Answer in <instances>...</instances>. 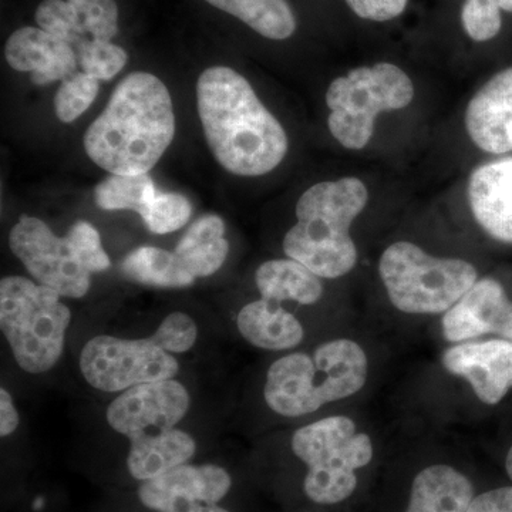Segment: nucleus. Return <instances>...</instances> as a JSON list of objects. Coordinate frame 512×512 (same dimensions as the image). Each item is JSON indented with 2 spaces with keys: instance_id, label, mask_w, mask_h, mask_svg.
<instances>
[{
  "instance_id": "13",
  "label": "nucleus",
  "mask_w": 512,
  "mask_h": 512,
  "mask_svg": "<svg viewBox=\"0 0 512 512\" xmlns=\"http://www.w3.org/2000/svg\"><path fill=\"white\" fill-rule=\"evenodd\" d=\"M444 369L470 384L477 399L497 406L512 390V342L503 338L468 340L444 350Z\"/></svg>"
},
{
  "instance_id": "27",
  "label": "nucleus",
  "mask_w": 512,
  "mask_h": 512,
  "mask_svg": "<svg viewBox=\"0 0 512 512\" xmlns=\"http://www.w3.org/2000/svg\"><path fill=\"white\" fill-rule=\"evenodd\" d=\"M99 89V80L82 70L64 80L55 96L57 119L63 123H73L79 119L92 106Z\"/></svg>"
},
{
  "instance_id": "32",
  "label": "nucleus",
  "mask_w": 512,
  "mask_h": 512,
  "mask_svg": "<svg viewBox=\"0 0 512 512\" xmlns=\"http://www.w3.org/2000/svg\"><path fill=\"white\" fill-rule=\"evenodd\" d=\"M409 0H346L359 18L373 22H389L399 18Z\"/></svg>"
},
{
  "instance_id": "26",
  "label": "nucleus",
  "mask_w": 512,
  "mask_h": 512,
  "mask_svg": "<svg viewBox=\"0 0 512 512\" xmlns=\"http://www.w3.org/2000/svg\"><path fill=\"white\" fill-rule=\"evenodd\" d=\"M158 190L148 174H111L94 190V200L101 210H130L144 217Z\"/></svg>"
},
{
  "instance_id": "24",
  "label": "nucleus",
  "mask_w": 512,
  "mask_h": 512,
  "mask_svg": "<svg viewBox=\"0 0 512 512\" xmlns=\"http://www.w3.org/2000/svg\"><path fill=\"white\" fill-rule=\"evenodd\" d=\"M214 8L234 16L258 35L286 40L295 33V13L286 0H205Z\"/></svg>"
},
{
  "instance_id": "3",
  "label": "nucleus",
  "mask_w": 512,
  "mask_h": 512,
  "mask_svg": "<svg viewBox=\"0 0 512 512\" xmlns=\"http://www.w3.org/2000/svg\"><path fill=\"white\" fill-rule=\"evenodd\" d=\"M367 201L369 191L356 177L313 185L296 204L298 222L286 232L282 244L286 256L301 262L319 278L348 275L357 262L350 228Z\"/></svg>"
},
{
  "instance_id": "29",
  "label": "nucleus",
  "mask_w": 512,
  "mask_h": 512,
  "mask_svg": "<svg viewBox=\"0 0 512 512\" xmlns=\"http://www.w3.org/2000/svg\"><path fill=\"white\" fill-rule=\"evenodd\" d=\"M461 23L474 42H488L503 26L500 6L495 0H466L461 9Z\"/></svg>"
},
{
  "instance_id": "8",
  "label": "nucleus",
  "mask_w": 512,
  "mask_h": 512,
  "mask_svg": "<svg viewBox=\"0 0 512 512\" xmlns=\"http://www.w3.org/2000/svg\"><path fill=\"white\" fill-rule=\"evenodd\" d=\"M414 97L409 74L392 63L357 67L330 83L326 104L330 133L348 150H362L383 111L406 109Z\"/></svg>"
},
{
  "instance_id": "21",
  "label": "nucleus",
  "mask_w": 512,
  "mask_h": 512,
  "mask_svg": "<svg viewBox=\"0 0 512 512\" xmlns=\"http://www.w3.org/2000/svg\"><path fill=\"white\" fill-rule=\"evenodd\" d=\"M237 326L242 338L255 348L282 352L301 345L305 339L302 323L281 303L261 298L245 305L238 313Z\"/></svg>"
},
{
  "instance_id": "9",
  "label": "nucleus",
  "mask_w": 512,
  "mask_h": 512,
  "mask_svg": "<svg viewBox=\"0 0 512 512\" xmlns=\"http://www.w3.org/2000/svg\"><path fill=\"white\" fill-rule=\"evenodd\" d=\"M80 370L94 389L114 393L138 384L174 379L180 365L153 338L120 339L101 335L84 345Z\"/></svg>"
},
{
  "instance_id": "19",
  "label": "nucleus",
  "mask_w": 512,
  "mask_h": 512,
  "mask_svg": "<svg viewBox=\"0 0 512 512\" xmlns=\"http://www.w3.org/2000/svg\"><path fill=\"white\" fill-rule=\"evenodd\" d=\"M476 484L450 464H430L417 471L403 512H467Z\"/></svg>"
},
{
  "instance_id": "10",
  "label": "nucleus",
  "mask_w": 512,
  "mask_h": 512,
  "mask_svg": "<svg viewBox=\"0 0 512 512\" xmlns=\"http://www.w3.org/2000/svg\"><path fill=\"white\" fill-rule=\"evenodd\" d=\"M9 247L37 284L66 298H83L90 291L92 274L73 242L67 235L57 237L39 218L22 215L10 231Z\"/></svg>"
},
{
  "instance_id": "30",
  "label": "nucleus",
  "mask_w": 512,
  "mask_h": 512,
  "mask_svg": "<svg viewBox=\"0 0 512 512\" xmlns=\"http://www.w3.org/2000/svg\"><path fill=\"white\" fill-rule=\"evenodd\" d=\"M151 338L165 352L185 353L197 342L198 328L191 316L173 312L163 319Z\"/></svg>"
},
{
  "instance_id": "17",
  "label": "nucleus",
  "mask_w": 512,
  "mask_h": 512,
  "mask_svg": "<svg viewBox=\"0 0 512 512\" xmlns=\"http://www.w3.org/2000/svg\"><path fill=\"white\" fill-rule=\"evenodd\" d=\"M467 197L474 220L485 234L512 245V157L497 158L473 170Z\"/></svg>"
},
{
  "instance_id": "7",
  "label": "nucleus",
  "mask_w": 512,
  "mask_h": 512,
  "mask_svg": "<svg viewBox=\"0 0 512 512\" xmlns=\"http://www.w3.org/2000/svg\"><path fill=\"white\" fill-rule=\"evenodd\" d=\"M379 274L394 308L409 315L446 313L480 279L470 262L439 258L407 241L384 249Z\"/></svg>"
},
{
  "instance_id": "6",
  "label": "nucleus",
  "mask_w": 512,
  "mask_h": 512,
  "mask_svg": "<svg viewBox=\"0 0 512 512\" xmlns=\"http://www.w3.org/2000/svg\"><path fill=\"white\" fill-rule=\"evenodd\" d=\"M62 296L23 276L0 282V328L20 369L42 375L63 355L72 312Z\"/></svg>"
},
{
  "instance_id": "11",
  "label": "nucleus",
  "mask_w": 512,
  "mask_h": 512,
  "mask_svg": "<svg viewBox=\"0 0 512 512\" xmlns=\"http://www.w3.org/2000/svg\"><path fill=\"white\" fill-rule=\"evenodd\" d=\"M190 406V393L177 380L138 384L110 403L107 423L131 441L147 433L174 429Z\"/></svg>"
},
{
  "instance_id": "31",
  "label": "nucleus",
  "mask_w": 512,
  "mask_h": 512,
  "mask_svg": "<svg viewBox=\"0 0 512 512\" xmlns=\"http://www.w3.org/2000/svg\"><path fill=\"white\" fill-rule=\"evenodd\" d=\"M67 237L73 242L77 254L90 274H97L110 268L111 261L101 245L99 231L90 222L77 221L67 232Z\"/></svg>"
},
{
  "instance_id": "34",
  "label": "nucleus",
  "mask_w": 512,
  "mask_h": 512,
  "mask_svg": "<svg viewBox=\"0 0 512 512\" xmlns=\"http://www.w3.org/2000/svg\"><path fill=\"white\" fill-rule=\"evenodd\" d=\"M154 512H231L221 504L210 503L204 500H188V498H175L156 508Z\"/></svg>"
},
{
  "instance_id": "14",
  "label": "nucleus",
  "mask_w": 512,
  "mask_h": 512,
  "mask_svg": "<svg viewBox=\"0 0 512 512\" xmlns=\"http://www.w3.org/2000/svg\"><path fill=\"white\" fill-rule=\"evenodd\" d=\"M511 315L512 301L504 285L497 279L483 278L444 313L441 328L444 338L453 343L485 335L504 338Z\"/></svg>"
},
{
  "instance_id": "20",
  "label": "nucleus",
  "mask_w": 512,
  "mask_h": 512,
  "mask_svg": "<svg viewBox=\"0 0 512 512\" xmlns=\"http://www.w3.org/2000/svg\"><path fill=\"white\" fill-rule=\"evenodd\" d=\"M197 451L194 437L183 430L147 433L130 441L127 470L140 483L153 480L187 464Z\"/></svg>"
},
{
  "instance_id": "15",
  "label": "nucleus",
  "mask_w": 512,
  "mask_h": 512,
  "mask_svg": "<svg viewBox=\"0 0 512 512\" xmlns=\"http://www.w3.org/2000/svg\"><path fill=\"white\" fill-rule=\"evenodd\" d=\"M466 128L480 150L494 156L512 151V67L495 74L468 103Z\"/></svg>"
},
{
  "instance_id": "4",
  "label": "nucleus",
  "mask_w": 512,
  "mask_h": 512,
  "mask_svg": "<svg viewBox=\"0 0 512 512\" xmlns=\"http://www.w3.org/2000/svg\"><path fill=\"white\" fill-rule=\"evenodd\" d=\"M369 359L355 340L335 339L312 353L282 356L266 373L265 402L276 414L302 417L365 387Z\"/></svg>"
},
{
  "instance_id": "18",
  "label": "nucleus",
  "mask_w": 512,
  "mask_h": 512,
  "mask_svg": "<svg viewBox=\"0 0 512 512\" xmlns=\"http://www.w3.org/2000/svg\"><path fill=\"white\" fill-rule=\"evenodd\" d=\"M232 488L227 468L217 464H183L163 476L141 483L137 495L148 510L175 498L204 500L220 504Z\"/></svg>"
},
{
  "instance_id": "22",
  "label": "nucleus",
  "mask_w": 512,
  "mask_h": 512,
  "mask_svg": "<svg viewBox=\"0 0 512 512\" xmlns=\"http://www.w3.org/2000/svg\"><path fill=\"white\" fill-rule=\"evenodd\" d=\"M256 288L266 301L313 305L322 298L318 275L295 259H272L256 269Z\"/></svg>"
},
{
  "instance_id": "35",
  "label": "nucleus",
  "mask_w": 512,
  "mask_h": 512,
  "mask_svg": "<svg viewBox=\"0 0 512 512\" xmlns=\"http://www.w3.org/2000/svg\"><path fill=\"white\" fill-rule=\"evenodd\" d=\"M19 426V413L12 396L6 389L0 390V436L8 437Z\"/></svg>"
},
{
  "instance_id": "25",
  "label": "nucleus",
  "mask_w": 512,
  "mask_h": 512,
  "mask_svg": "<svg viewBox=\"0 0 512 512\" xmlns=\"http://www.w3.org/2000/svg\"><path fill=\"white\" fill-rule=\"evenodd\" d=\"M121 272L131 281L157 288H187L195 281L175 252L156 247L134 249L121 262Z\"/></svg>"
},
{
  "instance_id": "1",
  "label": "nucleus",
  "mask_w": 512,
  "mask_h": 512,
  "mask_svg": "<svg viewBox=\"0 0 512 512\" xmlns=\"http://www.w3.org/2000/svg\"><path fill=\"white\" fill-rule=\"evenodd\" d=\"M197 106L208 146L229 173L259 177L284 161L285 128L235 70H205L197 83Z\"/></svg>"
},
{
  "instance_id": "5",
  "label": "nucleus",
  "mask_w": 512,
  "mask_h": 512,
  "mask_svg": "<svg viewBox=\"0 0 512 512\" xmlns=\"http://www.w3.org/2000/svg\"><path fill=\"white\" fill-rule=\"evenodd\" d=\"M293 454L306 467L302 488L311 503L335 507L359 488V471L375 457L369 434L357 431L350 417L330 416L295 431Z\"/></svg>"
},
{
  "instance_id": "12",
  "label": "nucleus",
  "mask_w": 512,
  "mask_h": 512,
  "mask_svg": "<svg viewBox=\"0 0 512 512\" xmlns=\"http://www.w3.org/2000/svg\"><path fill=\"white\" fill-rule=\"evenodd\" d=\"M35 19L40 29L69 43L79 63L119 33V6L114 0H43Z\"/></svg>"
},
{
  "instance_id": "33",
  "label": "nucleus",
  "mask_w": 512,
  "mask_h": 512,
  "mask_svg": "<svg viewBox=\"0 0 512 512\" xmlns=\"http://www.w3.org/2000/svg\"><path fill=\"white\" fill-rule=\"evenodd\" d=\"M467 512H512V484L477 493Z\"/></svg>"
},
{
  "instance_id": "36",
  "label": "nucleus",
  "mask_w": 512,
  "mask_h": 512,
  "mask_svg": "<svg viewBox=\"0 0 512 512\" xmlns=\"http://www.w3.org/2000/svg\"><path fill=\"white\" fill-rule=\"evenodd\" d=\"M504 471L507 474L508 481L512 484V444L508 447L504 457Z\"/></svg>"
},
{
  "instance_id": "16",
  "label": "nucleus",
  "mask_w": 512,
  "mask_h": 512,
  "mask_svg": "<svg viewBox=\"0 0 512 512\" xmlns=\"http://www.w3.org/2000/svg\"><path fill=\"white\" fill-rule=\"evenodd\" d=\"M5 57L12 69L32 73V82L37 86L64 82L80 70L69 43L33 26L20 28L9 36Z\"/></svg>"
},
{
  "instance_id": "37",
  "label": "nucleus",
  "mask_w": 512,
  "mask_h": 512,
  "mask_svg": "<svg viewBox=\"0 0 512 512\" xmlns=\"http://www.w3.org/2000/svg\"><path fill=\"white\" fill-rule=\"evenodd\" d=\"M501 10L512 13V0H495Z\"/></svg>"
},
{
  "instance_id": "2",
  "label": "nucleus",
  "mask_w": 512,
  "mask_h": 512,
  "mask_svg": "<svg viewBox=\"0 0 512 512\" xmlns=\"http://www.w3.org/2000/svg\"><path fill=\"white\" fill-rule=\"evenodd\" d=\"M173 100L154 74L121 80L103 113L84 134V150L110 174H148L173 143Z\"/></svg>"
},
{
  "instance_id": "23",
  "label": "nucleus",
  "mask_w": 512,
  "mask_h": 512,
  "mask_svg": "<svg viewBox=\"0 0 512 512\" xmlns=\"http://www.w3.org/2000/svg\"><path fill=\"white\" fill-rule=\"evenodd\" d=\"M175 255L194 278H207L220 271L229 254L225 224L215 214L198 218L175 247Z\"/></svg>"
},
{
  "instance_id": "28",
  "label": "nucleus",
  "mask_w": 512,
  "mask_h": 512,
  "mask_svg": "<svg viewBox=\"0 0 512 512\" xmlns=\"http://www.w3.org/2000/svg\"><path fill=\"white\" fill-rule=\"evenodd\" d=\"M191 212V202L184 195L158 191L141 218L151 232L164 235L183 228L190 220Z\"/></svg>"
}]
</instances>
